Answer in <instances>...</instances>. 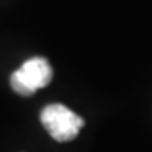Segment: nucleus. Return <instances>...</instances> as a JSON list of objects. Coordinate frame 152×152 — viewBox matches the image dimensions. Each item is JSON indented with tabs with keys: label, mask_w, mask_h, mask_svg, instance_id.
Masks as SVG:
<instances>
[{
	"label": "nucleus",
	"mask_w": 152,
	"mask_h": 152,
	"mask_svg": "<svg viewBox=\"0 0 152 152\" xmlns=\"http://www.w3.org/2000/svg\"><path fill=\"white\" fill-rule=\"evenodd\" d=\"M53 80V68L46 58H31L10 75L12 90L20 96H31Z\"/></svg>",
	"instance_id": "obj_1"
},
{
	"label": "nucleus",
	"mask_w": 152,
	"mask_h": 152,
	"mask_svg": "<svg viewBox=\"0 0 152 152\" xmlns=\"http://www.w3.org/2000/svg\"><path fill=\"white\" fill-rule=\"evenodd\" d=\"M41 122L49 135L58 142L73 140L85 125L80 115L61 103L44 107L41 112Z\"/></svg>",
	"instance_id": "obj_2"
}]
</instances>
